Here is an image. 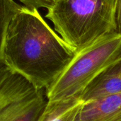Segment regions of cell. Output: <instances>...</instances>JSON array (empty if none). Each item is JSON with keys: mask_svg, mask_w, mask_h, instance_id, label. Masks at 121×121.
<instances>
[{"mask_svg": "<svg viewBox=\"0 0 121 121\" xmlns=\"http://www.w3.org/2000/svg\"><path fill=\"white\" fill-rule=\"evenodd\" d=\"M75 53L37 9L21 6L7 28L2 60L35 86L47 91Z\"/></svg>", "mask_w": 121, "mask_h": 121, "instance_id": "obj_1", "label": "cell"}, {"mask_svg": "<svg viewBox=\"0 0 121 121\" xmlns=\"http://www.w3.org/2000/svg\"><path fill=\"white\" fill-rule=\"evenodd\" d=\"M115 11L116 0H57L45 17L77 52L116 32Z\"/></svg>", "mask_w": 121, "mask_h": 121, "instance_id": "obj_2", "label": "cell"}, {"mask_svg": "<svg viewBox=\"0 0 121 121\" xmlns=\"http://www.w3.org/2000/svg\"><path fill=\"white\" fill-rule=\"evenodd\" d=\"M121 61V34H108L76 52L52 85L46 91L48 103L79 99L103 72Z\"/></svg>", "mask_w": 121, "mask_h": 121, "instance_id": "obj_3", "label": "cell"}, {"mask_svg": "<svg viewBox=\"0 0 121 121\" xmlns=\"http://www.w3.org/2000/svg\"><path fill=\"white\" fill-rule=\"evenodd\" d=\"M45 94L0 60V121H13Z\"/></svg>", "mask_w": 121, "mask_h": 121, "instance_id": "obj_4", "label": "cell"}, {"mask_svg": "<svg viewBox=\"0 0 121 121\" xmlns=\"http://www.w3.org/2000/svg\"><path fill=\"white\" fill-rule=\"evenodd\" d=\"M121 62L103 72L84 91L79 98L84 105L121 93Z\"/></svg>", "mask_w": 121, "mask_h": 121, "instance_id": "obj_5", "label": "cell"}, {"mask_svg": "<svg viewBox=\"0 0 121 121\" xmlns=\"http://www.w3.org/2000/svg\"><path fill=\"white\" fill-rule=\"evenodd\" d=\"M78 118L80 121H121V93L83 105Z\"/></svg>", "mask_w": 121, "mask_h": 121, "instance_id": "obj_6", "label": "cell"}, {"mask_svg": "<svg viewBox=\"0 0 121 121\" xmlns=\"http://www.w3.org/2000/svg\"><path fill=\"white\" fill-rule=\"evenodd\" d=\"M83 105L80 99L58 103L48 102L38 121H74Z\"/></svg>", "mask_w": 121, "mask_h": 121, "instance_id": "obj_7", "label": "cell"}, {"mask_svg": "<svg viewBox=\"0 0 121 121\" xmlns=\"http://www.w3.org/2000/svg\"><path fill=\"white\" fill-rule=\"evenodd\" d=\"M21 6L13 0H0V60L2 59V50L6 32L9 24Z\"/></svg>", "mask_w": 121, "mask_h": 121, "instance_id": "obj_8", "label": "cell"}, {"mask_svg": "<svg viewBox=\"0 0 121 121\" xmlns=\"http://www.w3.org/2000/svg\"><path fill=\"white\" fill-rule=\"evenodd\" d=\"M25 7L29 9L45 8L48 10L52 8L57 0H19Z\"/></svg>", "mask_w": 121, "mask_h": 121, "instance_id": "obj_9", "label": "cell"}, {"mask_svg": "<svg viewBox=\"0 0 121 121\" xmlns=\"http://www.w3.org/2000/svg\"><path fill=\"white\" fill-rule=\"evenodd\" d=\"M116 32L121 34V0H116Z\"/></svg>", "mask_w": 121, "mask_h": 121, "instance_id": "obj_10", "label": "cell"}, {"mask_svg": "<svg viewBox=\"0 0 121 121\" xmlns=\"http://www.w3.org/2000/svg\"></svg>", "mask_w": 121, "mask_h": 121, "instance_id": "obj_11", "label": "cell"}]
</instances>
